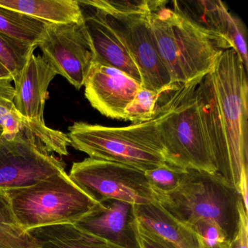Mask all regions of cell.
Wrapping results in <instances>:
<instances>
[{
    "label": "cell",
    "instance_id": "cell-1",
    "mask_svg": "<svg viewBox=\"0 0 248 248\" xmlns=\"http://www.w3.org/2000/svg\"><path fill=\"white\" fill-rule=\"evenodd\" d=\"M216 171L239 191L248 173V72L233 49L223 50L196 89Z\"/></svg>",
    "mask_w": 248,
    "mask_h": 248
},
{
    "label": "cell",
    "instance_id": "cell-2",
    "mask_svg": "<svg viewBox=\"0 0 248 248\" xmlns=\"http://www.w3.org/2000/svg\"><path fill=\"white\" fill-rule=\"evenodd\" d=\"M159 59L172 84H184L207 75L230 46L167 6L148 17Z\"/></svg>",
    "mask_w": 248,
    "mask_h": 248
},
{
    "label": "cell",
    "instance_id": "cell-3",
    "mask_svg": "<svg viewBox=\"0 0 248 248\" xmlns=\"http://www.w3.org/2000/svg\"><path fill=\"white\" fill-rule=\"evenodd\" d=\"M202 78L177 84L166 93L155 118L167 163L184 170L217 172L197 101L196 89Z\"/></svg>",
    "mask_w": 248,
    "mask_h": 248
},
{
    "label": "cell",
    "instance_id": "cell-4",
    "mask_svg": "<svg viewBox=\"0 0 248 248\" xmlns=\"http://www.w3.org/2000/svg\"><path fill=\"white\" fill-rule=\"evenodd\" d=\"M155 193L163 209L187 226L200 220L212 222L230 242L237 233L242 198L237 188L217 172L186 170L176 189Z\"/></svg>",
    "mask_w": 248,
    "mask_h": 248
},
{
    "label": "cell",
    "instance_id": "cell-5",
    "mask_svg": "<svg viewBox=\"0 0 248 248\" xmlns=\"http://www.w3.org/2000/svg\"><path fill=\"white\" fill-rule=\"evenodd\" d=\"M68 130L71 146L93 159L118 162L143 172L166 162L155 118L126 127L78 122Z\"/></svg>",
    "mask_w": 248,
    "mask_h": 248
},
{
    "label": "cell",
    "instance_id": "cell-6",
    "mask_svg": "<svg viewBox=\"0 0 248 248\" xmlns=\"http://www.w3.org/2000/svg\"><path fill=\"white\" fill-rule=\"evenodd\" d=\"M16 218L24 230L75 223L99 207L65 171L35 185L6 191Z\"/></svg>",
    "mask_w": 248,
    "mask_h": 248
},
{
    "label": "cell",
    "instance_id": "cell-7",
    "mask_svg": "<svg viewBox=\"0 0 248 248\" xmlns=\"http://www.w3.org/2000/svg\"><path fill=\"white\" fill-rule=\"evenodd\" d=\"M69 176L98 203L116 200L143 205L156 201L144 172L118 162L86 158L73 164Z\"/></svg>",
    "mask_w": 248,
    "mask_h": 248
},
{
    "label": "cell",
    "instance_id": "cell-8",
    "mask_svg": "<svg viewBox=\"0 0 248 248\" xmlns=\"http://www.w3.org/2000/svg\"><path fill=\"white\" fill-rule=\"evenodd\" d=\"M55 72L43 56L32 53L15 83V102L27 127L48 152L61 156L69 154L70 141L67 134L49 128L44 121V108L48 88L56 78Z\"/></svg>",
    "mask_w": 248,
    "mask_h": 248
},
{
    "label": "cell",
    "instance_id": "cell-9",
    "mask_svg": "<svg viewBox=\"0 0 248 248\" xmlns=\"http://www.w3.org/2000/svg\"><path fill=\"white\" fill-rule=\"evenodd\" d=\"M65 171L27 127L12 139L0 135V190L27 188Z\"/></svg>",
    "mask_w": 248,
    "mask_h": 248
},
{
    "label": "cell",
    "instance_id": "cell-10",
    "mask_svg": "<svg viewBox=\"0 0 248 248\" xmlns=\"http://www.w3.org/2000/svg\"><path fill=\"white\" fill-rule=\"evenodd\" d=\"M37 47L57 75L75 88L85 85L94 62V51L83 21L65 24H49Z\"/></svg>",
    "mask_w": 248,
    "mask_h": 248
},
{
    "label": "cell",
    "instance_id": "cell-11",
    "mask_svg": "<svg viewBox=\"0 0 248 248\" xmlns=\"http://www.w3.org/2000/svg\"><path fill=\"white\" fill-rule=\"evenodd\" d=\"M104 14L108 25L136 63L141 77L142 87L155 91L172 88L175 84L171 83L169 75L156 51L149 16Z\"/></svg>",
    "mask_w": 248,
    "mask_h": 248
},
{
    "label": "cell",
    "instance_id": "cell-12",
    "mask_svg": "<svg viewBox=\"0 0 248 248\" xmlns=\"http://www.w3.org/2000/svg\"><path fill=\"white\" fill-rule=\"evenodd\" d=\"M173 10L193 24L221 39L240 58L248 70L246 32L243 23L233 16L226 5L216 0H178L172 1Z\"/></svg>",
    "mask_w": 248,
    "mask_h": 248
},
{
    "label": "cell",
    "instance_id": "cell-13",
    "mask_svg": "<svg viewBox=\"0 0 248 248\" xmlns=\"http://www.w3.org/2000/svg\"><path fill=\"white\" fill-rule=\"evenodd\" d=\"M84 86L85 97L94 108L120 120H124L126 108L143 88L123 71L96 63H93Z\"/></svg>",
    "mask_w": 248,
    "mask_h": 248
},
{
    "label": "cell",
    "instance_id": "cell-14",
    "mask_svg": "<svg viewBox=\"0 0 248 248\" xmlns=\"http://www.w3.org/2000/svg\"><path fill=\"white\" fill-rule=\"evenodd\" d=\"M137 223L135 204L108 200L74 224L120 248H140Z\"/></svg>",
    "mask_w": 248,
    "mask_h": 248
},
{
    "label": "cell",
    "instance_id": "cell-15",
    "mask_svg": "<svg viewBox=\"0 0 248 248\" xmlns=\"http://www.w3.org/2000/svg\"><path fill=\"white\" fill-rule=\"evenodd\" d=\"M92 43L93 63L106 65L123 71L141 83V77L136 63L118 36L109 27L102 11L78 1Z\"/></svg>",
    "mask_w": 248,
    "mask_h": 248
},
{
    "label": "cell",
    "instance_id": "cell-16",
    "mask_svg": "<svg viewBox=\"0 0 248 248\" xmlns=\"http://www.w3.org/2000/svg\"><path fill=\"white\" fill-rule=\"evenodd\" d=\"M138 221L169 241L175 248H204L200 235L171 216L157 201L135 205Z\"/></svg>",
    "mask_w": 248,
    "mask_h": 248
},
{
    "label": "cell",
    "instance_id": "cell-17",
    "mask_svg": "<svg viewBox=\"0 0 248 248\" xmlns=\"http://www.w3.org/2000/svg\"><path fill=\"white\" fill-rule=\"evenodd\" d=\"M0 6L22 13L49 24H65L83 21L75 0H0Z\"/></svg>",
    "mask_w": 248,
    "mask_h": 248
},
{
    "label": "cell",
    "instance_id": "cell-18",
    "mask_svg": "<svg viewBox=\"0 0 248 248\" xmlns=\"http://www.w3.org/2000/svg\"><path fill=\"white\" fill-rule=\"evenodd\" d=\"M28 232L37 248H123L84 232L74 223L43 226Z\"/></svg>",
    "mask_w": 248,
    "mask_h": 248
},
{
    "label": "cell",
    "instance_id": "cell-19",
    "mask_svg": "<svg viewBox=\"0 0 248 248\" xmlns=\"http://www.w3.org/2000/svg\"><path fill=\"white\" fill-rule=\"evenodd\" d=\"M47 24L22 13L0 6V32L37 47Z\"/></svg>",
    "mask_w": 248,
    "mask_h": 248
},
{
    "label": "cell",
    "instance_id": "cell-20",
    "mask_svg": "<svg viewBox=\"0 0 248 248\" xmlns=\"http://www.w3.org/2000/svg\"><path fill=\"white\" fill-rule=\"evenodd\" d=\"M0 248H37L14 216L6 191L0 190Z\"/></svg>",
    "mask_w": 248,
    "mask_h": 248
},
{
    "label": "cell",
    "instance_id": "cell-21",
    "mask_svg": "<svg viewBox=\"0 0 248 248\" xmlns=\"http://www.w3.org/2000/svg\"><path fill=\"white\" fill-rule=\"evenodd\" d=\"M13 79H0V127L2 136L8 139L15 137L24 127V122L14 102L15 88Z\"/></svg>",
    "mask_w": 248,
    "mask_h": 248
},
{
    "label": "cell",
    "instance_id": "cell-22",
    "mask_svg": "<svg viewBox=\"0 0 248 248\" xmlns=\"http://www.w3.org/2000/svg\"><path fill=\"white\" fill-rule=\"evenodd\" d=\"M36 48L0 32V63L9 71L13 81L19 76Z\"/></svg>",
    "mask_w": 248,
    "mask_h": 248
},
{
    "label": "cell",
    "instance_id": "cell-23",
    "mask_svg": "<svg viewBox=\"0 0 248 248\" xmlns=\"http://www.w3.org/2000/svg\"><path fill=\"white\" fill-rule=\"evenodd\" d=\"M175 85L170 89L165 91L140 88L126 108L124 120L131 122L133 124H139L153 120L160 106L162 97L168 91L172 89Z\"/></svg>",
    "mask_w": 248,
    "mask_h": 248
},
{
    "label": "cell",
    "instance_id": "cell-24",
    "mask_svg": "<svg viewBox=\"0 0 248 248\" xmlns=\"http://www.w3.org/2000/svg\"><path fill=\"white\" fill-rule=\"evenodd\" d=\"M87 4L108 15L149 16L166 6V1L153 0H88Z\"/></svg>",
    "mask_w": 248,
    "mask_h": 248
},
{
    "label": "cell",
    "instance_id": "cell-25",
    "mask_svg": "<svg viewBox=\"0 0 248 248\" xmlns=\"http://www.w3.org/2000/svg\"><path fill=\"white\" fill-rule=\"evenodd\" d=\"M185 170L165 162L144 173L155 192L165 194L172 192L179 186Z\"/></svg>",
    "mask_w": 248,
    "mask_h": 248
},
{
    "label": "cell",
    "instance_id": "cell-26",
    "mask_svg": "<svg viewBox=\"0 0 248 248\" xmlns=\"http://www.w3.org/2000/svg\"><path fill=\"white\" fill-rule=\"evenodd\" d=\"M188 226L200 235L204 248H229L230 241L215 223L200 220Z\"/></svg>",
    "mask_w": 248,
    "mask_h": 248
},
{
    "label": "cell",
    "instance_id": "cell-27",
    "mask_svg": "<svg viewBox=\"0 0 248 248\" xmlns=\"http://www.w3.org/2000/svg\"><path fill=\"white\" fill-rule=\"evenodd\" d=\"M137 232L140 248H175L169 241L152 232L139 221Z\"/></svg>",
    "mask_w": 248,
    "mask_h": 248
},
{
    "label": "cell",
    "instance_id": "cell-28",
    "mask_svg": "<svg viewBox=\"0 0 248 248\" xmlns=\"http://www.w3.org/2000/svg\"><path fill=\"white\" fill-rule=\"evenodd\" d=\"M239 226L237 233L231 241L229 248H248V213L244 209L243 204L239 206Z\"/></svg>",
    "mask_w": 248,
    "mask_h": 248
},
{
    "label": "cell",
    "instance_id": "cell-29",
    "mask_svg": "<svg viewBox=\"0 0 248 248\" xmlns=\"http://www.w3.org/2000/svg\"><path fill=\"white\" fill-rule=\"evenodd\" d=\"M13 79V78L9 71L2 65V63H0V79Z\"/></svg>",
    "mask_w": 248,
    "mask_h": 248
},
{
    "label": "cell",
    "instance_id": "cell-30",
    "mask_svg": "<svg viewBox=\"0 0 248 248\" xmlns=\"http://www.w3.org/2000/svg\"><path fill=\"white\" fill-rule=\"evenodd\" d=\"M2 132H3V130H2V127H0V135L2 134Z\"/></svg>",
    "mask_w": 248,
    "mask_h": 248
}]
</instances>
